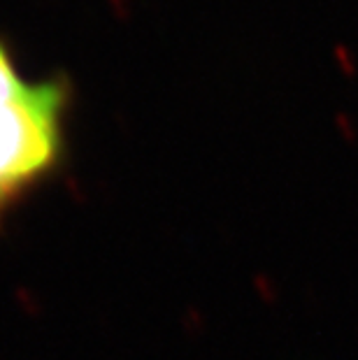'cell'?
Wrapping results in <instances>:
<instances>
[{"label":"cell","mask_w":358,"mask_h":360,"mask_svg":"<svg viewBox=\"0 0 358 360\" xmlns=\"http://www.w3.org/2000/svg\"><path fill=\"white\" fill-rule=\"evenodd\" d=\"M68 107L65 79L21 77L12 51L0 40V226L60 165Z\"/></svg>","instance_id":"cell-1"}]
</instances>
